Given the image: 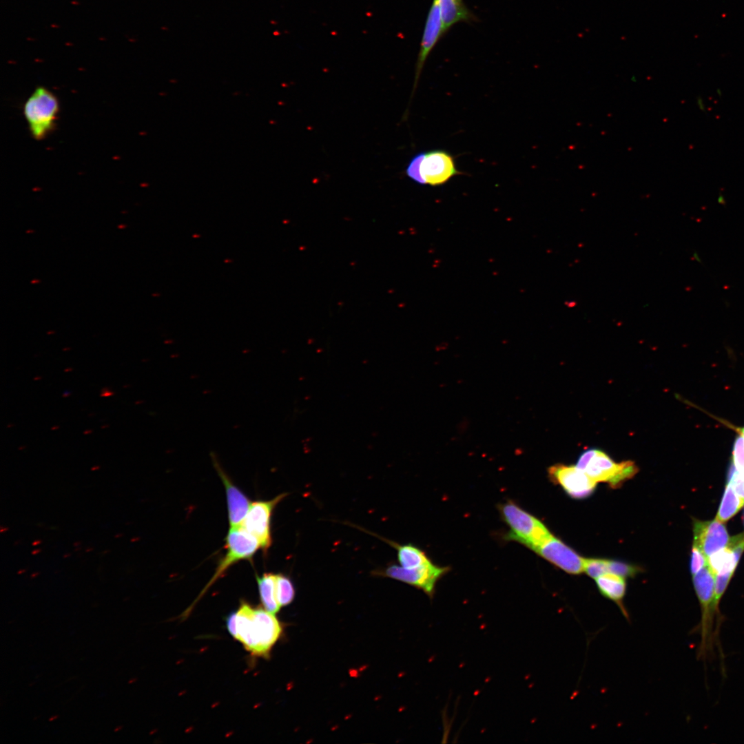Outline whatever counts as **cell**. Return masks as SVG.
Masks as SVG:
<instances>
[{
    "label": "cell",
    "mask_w": 744,
    "mask_h": 744,
    "mask_svg": "<svg viewBox=\"0 0 744 744\" xmlns=\"http://www.w3.org/2000/svg\"><path fill=\"white\" fill-rule=\"evenodd\" d=\"M236 635L244 648L252 654L267 657L279 639L282 628L275 614L242 601L236 612Z\"/></svg>",
    "instance_id": "obj_1"
},
{
    "label": "cell",
    "mask_w": 744,
    "mask_h": 744,
    "mask_svg": "<svg viewBox=\"0 0 744 744\" xmlns=\"http://www.w3.org/2000/svg\"><path fill=\"white\" fill-rule=\"evenodd\" d=\"M60 110L56 96L48 88L39 86L23 104V114L32 137L46 138L56 127Z\"/></svg>",
    "instance_id": "obj_2"
},
{
    "label": "cell",
    "mask_w": 744,
    "mask_h": 744,
    "mask_svg": "<svg viewBox=\"0 0 744 744\" xmlns=\"http://www.w3.org/2000/svg\"><path fill=\"white\" fill-rule=\"evenodd\" d=\"M498 509L510 529L505 539L517 541L533 550L552 535L541 521L513 501L499 504Z\"/></svg>",
    "instance_id": "obj_3"
},
{
    "label": "cell",
    "mask_w": 744,
    "mask_h": 744,
    "mask_svg": "<svg viewBox=\"0 0 744 744\" xmlns=\"http://www.w3.org/2000/svg\"><path fill=\"white\" fill-rule=\"evenodd\" d=\"M576 466L597 483L606 482L612 488H618L639 471L633 462H615L604 451L597 448L583 452Z\"/></svg>",
    "instance_id": "obj_4"
},
{
    "label": "cell",
    "mask_w": 744,
    "mask_h": 744,
    "mask_svg": "<svg viewBox=\"0 0 744 744\" xmlns=\"http://www.w3.org/2000/svg\"><path fill=\"white\" fill-rule=\"evenodd\" d=\"M260 548L257 539L241 526L230 527L226 537L225 555L221 559L211 580L206 586L204 592L214 582L220 577L230 566L241 560H250Z\"/></svg>",
    "instance_id": "obj_5"
},
{
    "label": "cell",
    "mask_w": 744,
    "mask_h": 744,
    "mask_svg": "<svg viewBox=\"0 0 744 744\" xmlns=\"http://www.w3.org/2000/svg\"><path fill=\"white\" fill-rule=\"evenodd\" d=\"M449 570L448 567L439 566L431 561L414 568H405L392 564L382 570L375 571V575L404 582L422 590L427 595L432 597L436 583Z\"/></svg>",
    "instance_id": "obj_6"
},
{
    "label": "cell",
    "mask_w": 744,
    "mask_h": 744,
    "mask_svg": "<svg viewBox=\"0 0 744 744\" xmlns=\"http://www.w3.org/2000/svg\"><path fill=\"white\" fill-rule=\"evenodd\" d=\"M550 479L561 486L574 499H584L591 495L597 482L576 465L555 464L548 468Z\"/></svg>",
    "instance_id": "obj_7"
},
{
    "label": "cell",
    "mask_w": 744,
    "mask_h": 744,
    "mask_svg": "<svg viewBox=\"0 0 744 744\" xmlns=\"http://www.w3.org/2000/svg\"><path fill=\"white\" fill-rule=\"evenodd\" d=\"M280 494L271 500L251 504L241 526L258 541L260 548L267 551L271 544V517L276 505L287 495Z\"/></svg>",
    "instance_id": "obj_8"
},
{
    "label": "cell",
    "mask_w": 744,
    "mask_h": 744,
    "mask_svg": "<svg viewBox=\"0 0 744 744\" xmlns=\"http://www.w3.org/2000/svg\"><path fill=\"white\" fill-rule=\"evenodd\" d=\"M532 550L568 573L578 575L583 571L585 559L552 535Z\"/></svg>",
    "instance_id": "obj_9"
},
{
    "label": "cell",
    "mask_w": 744,
    "mask_h": 744,
    "mask_svg": "<svg viewBox=\"0 0 744 744\" xmlns=\"http://www.w3.org/2000/svg\"><path fill=\"white\" fill-rule=\"evenodd\" d=\"M455 166L453 156L443 149L425 152L420 165V174L424 185L440 186L453 176L462 174Z\"/></svg>",
    "instance_id": "obj_10"
},
{
    "label": "cell",
    "mask_w": 744,
    "mask_h": 744,
    "mask_svg": "<svg viewBox=\"0 0 744 744\" xmlns=\"http://www.w3.org/2000/svg\"><path fill=\"white\" fill-rule=\"evenodd\" d=\"M445 34L438 0H433L427 14L420 51L415 65V79L412 96L416 89L422 68L427 57L442 36Z\"/></svg>",
    "instance_id": "obj_11"
},
{
    "label": "cell",
    "mask_w": 744,
    "mask_h": 744,
    "mask_svg": "<svg viewBox=\"0 0 744 744\" xmlns=\"http://www.w3.org/2000/svg\"><path fill=\"white\" fill-rule=\"evenodd\" d=\"M730 537L725 526L716 519L694 524L693 545L699 548L708 558L725 548Z\"/></svg>",
    "instance_id": "obj_12"
},
{
    "label": "cell",
    "mask_w": 744,
    "mask_h": 744,
    "mask_svg": "<svg viewBox=\"0 0 744 744\" xmlns=\"http://www.w3.org/2000/svg\"><path fill=\"white\" fill-rule=\"evenodd\" d=\"M213 464L225 488L228 517L230 527L241 526L251 506L249 498L240 490L223 471L215 457Z\"/></svg>",
    "instance_id": "obj_13"
},
{
    "label": "cell",
    "mask_w": 744,
    "mask_h": 744,
    "mask_svg": "<svg viewBox=\"0 0 744 744\" xmlns=\"http://www.w3.org/2000/svg\"><path fill=\"white\" fill-rule=\"evenodd\" d=\"M625 579L618 575L607 572L596 578L595 581L601 594L615 602L623 614L628 617L627 612L623 605V599L626 590Z\"/></svg>",
    "instance_id": "obj_14"
},
{
    "label": "cell",
    "mask_w": 744,
    "mask_h": 744,
    "mask_svg": "<svg viewBox=\"0 0 744 744\" xmlns=\"http://www.w3.org/2000/svg\"><path fill=\"white\" fill-rule=\"evenodd\" d=\"M438 2L445 33L456 23L470 22L475 19L474 14L463 0H438Z\"/></svg>",
    "instance_id": "obj_15"
},
{
    "label": "cell",
    "mask_w": 744,
    "mask_h": 744,
    "mask_svg": "<svg viewBox=\"0 0 744 744\" xmlns=\"http://www.w3.org/2000/svg\"><path fill=\"white\" fill-rule=\"evenodd\" d=\"M276 575L272 573H264L257 576L260 599L264 608L271 613H277L280 606L277 601L276 590Z\"/></svg>",
    "instance_id": "obj_16"
},
{
    "label": "cell",
    "mask_w": 744,
    "mask_h": 744,
    "mask_svg": "<svg viewBox=\"0 0 744 744\" xmlns=\"http://www.w3.org/2000/svg\"><path fill=\"white\" fill-rule=\"evenodd\" d=\"M386 541L397 550L398 561L403 568H414L431 561L424 551L413 545Z\"/></svg>",
    "instance_id": "obj_17"
},
{
    "label": "cell",
    "mask_w": 744,
    "mask_h": 744,
    "mask_svg": "<svg viewBox=\"0 0 744 744\" xmlns=\"http://www.w3.org/2000/svg\"><path fill=\"white\" fill-rule=\"evenodd\" d=\"M741 555L725 547L707 558L708 565L715 575L727 572L734 573Z\"/></svg>",
    "instance_id": "obj_18"
},
{
    "label": "cell",
    "mask_w": 744,
    "mask_h": 744,
    "mask_svg": "<svg viewBox=\"0 0 744 744\" xmlns=\"http://www.w3.org/2000/svg\"><path fill=\"white\" fill-rule=\"evenodd\" d=\"M744 505L732 485L727 483L716 519L725 522L733 517Z\"/></svg>",
    "instance_id": "obj_19"
},
{
    "label": "cell",
    "mask_w": 744,
    "mask_h": 744,
    "mask_svg": "<svg viewBox=\"0 0 744 744\" xmlns=\"http://www.w3.org/2000/svg\"><path fill=\"white\" fill-rule=\"evenodd\" d=\"M276 590L277 601L280 607L289 605L295 597V589L291 579L282 575H276Z\"/></svg>",
    "instance_id": "obj_20"
},
{
    "label": "cell",
    "mask_w": 744,
    "mask_h": 744,
    "mask_svg": "<svg viewBox=\"0 0 744 744\" xmlns=\"http://www.w3.org/2000/svg\"><path fill=\"white\" fill-rule=\"evenodd\" d=\"M608 559L587 558L584 559L583 571L590 577L596 579L600 575L608 572Z\"/></svg>",
    "instance_id": "obj_21"
},
{
    "label": "cell",
    "mask_w": 744,
    "mask_h": 744,
    "mask_svg": "<svg viewBox=\"0 0 744 744\" xmlns=\"http://www.w3.org/2000/svg\"><path fill=\"white\" fill-rule=\"evenodd\" d=\"M608 572L614 573L626 578L634 577L640 571V568L625 562L608 560Z\"/></svg>",
    "instance_id": "obj_22"
},
{
    "label": "cell",
    "mask_w": 744,
    "mask_h": 744,
    "mask_svg": "<svg viewBox=\"0 0 744 744\" xmlns=\"http://www.w3.org/2000/svg\"><path fill=\"white\" fill-rule=\"evenodd\" d=\"M425 152H420L415 154L409 161L406 168V176L415 183L424 185V182L420 174V165L424 158Z\"/></svg>",
    "instance_id": "obj_23"
},
{
    "label": "cell",
    "mask_w": 744,
    "mask_h": 744,
    "mask_svg": "<svg viewBox=\"0 0 744 744\" xmlns=\"http://www.w3.org/2000/svg\"><path fill=\"white\" fill-rule=\"evenodd\" d=\"M732 455L734 466L744 475V438L740 433L735 439Z\"/></svg>",
    "instance_id": "obj_24"
},
{
    "label": "cell",
    "mask_w": 744,
    "mask_h": 744,
    "mask_svg": "<svg viewBox=\"0 0 744 744\" xmlns=\"http://www.w3.org/2000/svg\"><path fill=\"white\" fill-rule=\"evenodd\" d=\"M733 573L716 574L714 583V602L719 609L720 600L725 592Z\"/></svg>",
    "instance_id": "obj_25"
},
{
    "label": "cell",
    "mask_w": 744,
    "mask_h": 744,
    "mask_svg": "<svg viewBox=\"0 0 744 744\" xmlns=\"http://www.w3.org/2000/svg\"><path fill=\"white\" fill-rule=\"evenodd\" d=\"M727 483H730L737 495L744 503V475L739 473L732 464L730 468Z\"/></svg>",
    "instance_id": "obj_26"
},
{
    "label": "cell",
    "mask_w": 744,
    "mask_h": 744,
    "mask_svg": "<svg viewBox=\"0 0 744 744\" xmlns=\"http://www.w3.org/2000/svg\"><path fill=\"white\" fill-rule=\"evenodd\" d=\"M707 564V557L699 548L693 545L690 566L692 575H695Z\"/></svg>",
    "instance_id": "obj_27"
},
{
    "label": "cell",
    "mask_w": 744,
    "mask_h": 744,
    "mask_svg": "<svg viewBox=\"0 0 744 744\" xmlns=\"http://www.w3.org/2000/svg\"><path fill=\"white\" fill-rule=\"evenodd\" d=\"M227 630L231 636L235 638L236 635V612L231 613L227 618Z\"/></svg>",
    "instance_id": "obj_28"
},
{
    "label": "cell",
    "mask_w": 744,
    "mask_h": 744,
    "mask_svg": "<svg viewBox=\"0 0 744 744\" xmlns=\"http://www.w3.org/2000/svg\"><path fill=\"white\" fill-rule=\"evenodd\" d=\"M696 104H697V106H698V107L699 108L700 110L705 111V110H706L704 102H703V99L701 97H699L697 99Z\"/></svg>",
    "instance_id": "obj_29"
},
{
    "label": "cell",
    "mask_w": 744,
    "mask_h": 744,
    "mask_svg": "<svg viewBox=\"0 0 744 744\" xmlns=\"http://www.w3.org/2000/svg\"><path fill=\"white\" fill-rule=\"evenodd\" d=\"M717 203L723 206L726 204L725 196L723 194L720 193L717 197Z\"/></svg>",
    "instance_id": "obj_30"
},
{
    "label": "cell",
    "mask_w": 744,
    "mask_h": 744,
    "mask_svg": "<svg viewBox=\"0 0 744 744\" xmlns=\"http://www.w3.org/2000/svg\"><path fill=\"white\" fill-rule=\"evenodd\" d=\"M692 257L695 261L698 262L699 263H702L701 258L696 251H694V253L692 254Z\"/></svg>",
    "instance_id": "obj_31"
},
{
    "label": "cell",
    "mask_w": 744,
    "mask_h": 744,
    "mask_svg": "<svg viewBox=\"0 0 744 744\" xmlns=\"http://www.w3.org/2000/svg\"><path fill=\"white\" fill-rule=\"evenodd\" d=\"M104 389L105 391H102L103 393L101 394V396H109L113 394V393L110 392V391H107L106 388H104Z\"/></svg>",
    "instance_id": "obj_32"
},
{
    "label": "cell",
    "mask_w": 744,
    "mask_h": 744,
    "mask_svg": "<svg viewBox=\"0 0 744 744\" xmlns=\"http://www.w3.org/2000/svg\"><path fill=\"white\" fill-rule=\"evenodd\" d=\"M58 717H59V716H58V715H54V716H51V717H50V718L49 719V721H54V720L56 719H57Z\"/></svg>",
    "instance_id": "obj_33"
},
{
    "label": "cell",
    "mask_w": 744,
    "mask_h": 744,
    "mask_svg": "<svg viewBox=\"0 0 744 744\" xmlns=\"http://www.w3.org/2000/svg\"><path fill=\"white\" fill-rule=\"evenodd\" d=\"M738 433L741 434V435H742V436H743V438H744V427H743L742 428H740V429L738 430Z\"/></svg>",
    "instance_id": "obj_34"
},
{
    "label": "cell",
    "mask_w": 744,
    "mask_h": 744,
    "mask_svg": "<svg viewBox=\"0 0 744 744\" xmlns=\"http://www.w3.org/2000/svg\"><path fill=\"white\" fill-rule=\"evenodd\" d=\"M122 728H123V727H122V726H117V727H116V728L114 729V732H118L119 730H121Z\"/></svg>",
    "instance_id": "obj_35"
},
{
    "label": "cell",
    "mask_w": 744,
    "mask_h": 744,
    "mask_svg": "<svg viewBox=\"0 0 744 744\" xmlns=\"http://www.w3.org/2000/svg\"><path fill=\"white\" fill-rule=\"evenodd\" d=\"M70 394V393L69 391H66L64 392L63 396L64 397H68Z\"/></svg>",
    "instance_id": "obj_36"
},
{
    "label": "cell",
    "mask_w": 744,
    "mask_h": 744,
    "mask_svg": "<svg viewBox=\"0 0 744 744\" xmlns=\"http://www.w3.org/2000/svg\"><path fill=\"white\" fill-rule=\"evenodd\" d=\"M41 542V541L40 540H39H39H36L35 541H34V542L32 543V545H33V546H36V545H37V544H40Z\"/></svg>",
    "instance_id": "obj_37"
},
{
    "label": "cell",
    "mask_w": 744,
    "mask_h": 744,
    "mask_svg": "<svg viewBox=\"0 0 744 744\" xmlns=\"http://www.w3.org/2000/svg\"><path fill=\"white\" fill-rule=\"evenodd\" d=\"M40 551H41V549H37V550H33V551L32 552V553L33 555H35V554H37V553L39 552Z\"/></svg>",
    "instance_id": "obj_38"
},
{
    "label": "cell",
    "mask_w": 744,
    "mask_h": 744,
    "mask_svg": "<svg viewBox=\"0 0 744 744\" xmlns=\"http://www.w3.org/2000/svg\"><path fill=\"white\" fill-rule=\"evenodd\" d=\"M39 574V572H34V573H33V574H32V575H31V577H33V578H34V577H35L36 576H37V575H38Z\"/></svg>",
    "instance_id": "obj_39"
},
{
    "label": "cell",
    "mask_w": 744,
    "mask_h": 744,
    "mask_svg": "<svg viewBox=\"0 0 744 744\" xmlns=\"http://www.w3.org/2000/svg\"><path fill=\"white\" fill-rule=\"evenodd\" d=\"M80 543H81L80 541H77V542L74 543V545L75 546H78L80 544Z\"/></svg>",
    "instance_id": "obj_40"
},
{
    "label": "cell",
    "mask_w": 744,
    "mask_h": 744,
    "mask_svg": "<svg viewBox=\"0 0 744 744\" xmlns=\"http://www.w3.org/2000/svg\"><path fill=\"white\" fill-rule=\"evenodd\" d=\"M8 529V528H1V532L3 533L4 530H7Z\"/></svg>",
    "instance_id": "obj_41"
},
{
    "label": "cell",
    "mask_w": 744,
    "mask_h": 744,
    "mask_svg": "<svg viewBox=\"0 0 744 744\" xmlns=\"http://www.w3.org/2000/svg\"><path fill=\"white\" fill-rule=\"evenodd\" d=\"M25 569H24V570H19V571L18 572V574H21V573H22V572H25Z\"/></svg>",
    "instance_id": "obj_42"
},
{
    "label": "cell",
    "mask_w": 744,
    "mask_h": 744,
    "mask_svg": "<svg viewBox=\"0 0 744 744\" xmlns=\"http://www.w3.org/2000/svg\"><path fill=\"white\" fill-rule=\"evenodd\" d=\"M99 466H96V467H93L92 468V470H96V469H99Z\"/></svg>",
    "instance_id": "obj_43"
},
{
    "label": "cell",
    "mask_w": 744,
    "mask_h": 744,
    "mask_svg": "<svg viewBox=\"0 0 744 744\" xmlns=\"http://www.w3.org/2000/svg\"><path fill=\"white\" fill-rule=\"evenodd\" d=\"M93 550V548H87V549L86 550V552H90V550Z\"/></svg>",
    "instance_id": "obj_44"
},
{
    "label": "cell",
    "mask_w": 744,
    "mask_h": 744,
    "mask_svg": "<svg viewBox=\"0 0 744 744\" xmlns=\"http://www.w3.org/2000/svg\"><path fill=\"white\" fill-rule=\"evenodd\" d=\"M70 554H67V555H64V557H68V556H70Z\"/></svg>",
    "instance_id": "obj_45"
},
{
    "label": "cell",
    "mask_w": 744,
    "mask_h": 744,
    "mask_svg": "<svg viewBox=\"0 0 744 744\" xmlns=\"http://www.w3.org/2000/svg\"><path fill=\"white\" fill-rule=\"evenodd\" d=\"M118 535H116V536H115V537H120V536H122V534H118Z\"/></svg>",
    "instance_id": "obj_46"
}]
</instances>
